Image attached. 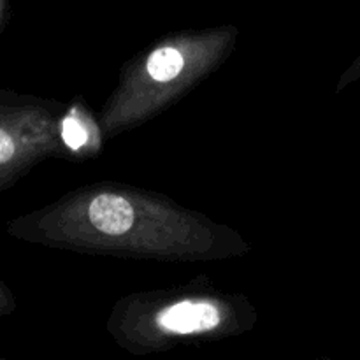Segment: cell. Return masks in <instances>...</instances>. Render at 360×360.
<instances>
[{
  "label": "cell",
  "instance_id": "1",
  "mask_svg": "<svg viewBox=\"0 0 360 360\" xmlns=\"http://www.w3.org/2000/svg\"><path fill=\"white\" fill-rule=\"evenodd\" d=\"M28 120L18 105L0 94V188L16 174L25 157H28V130H21Z\"/></svg>",
  "mask_w": 360,
  "mask_h": 360
},
{
  "label": "cell",
  "instance_id": "7",
  "mask_svg": "<svg viewBox=\"0 0 360 360\" xmlns=\"http://www.w3.org/2000/svg\"><path fill=\"white\" fill-rule=\"evenodd\" d=\"M4 13H6V0H0V27L4 21Z\"/></svg>",
  "mask_w": 360,
  "mask_h": 360
},
{
  "label": "cell",
  "instance_id": "3",
  "mask_svg": "<svg viewBox=\"0 0 360 360\" xmlns=\"http://www.w3.org/2000/svg\"><path fill=\"white\" fill-rule=\"evenodd\" d=\"M90 224L104 234H125L134 225V207L123 197L102 193L91 200L88 207Z\"/></svg>",
  "mask_w": 360,
  "mask_h": 360
},
{
  "label": "cell",
  "instance_id": "6",
  "mask_svg": "<svg viewBox=\"0 0 360 360\" xmlns=\"http://www.w3.org/2000/svg\"><path fill=\"white\" fill-rule=\"evenodd\" d=\"M11 306H13V301H11L9 292H7V288L0 283V315L9 311Z\"/></svg>",
  "mask_w": 360,
  "mask_h": 360
},
{
  "label": "cell",
  "instance_id": "5",
  "mask_svg": "<svg viewBox=\"0 0 360 360\" xmlns=\"http://www.w3.org/2000/svg\"><path fill=\"white\" fill-rule=\"evenodd\" d=\"M62 137L67 146L77 150V148H81L86 143V130L74 116H69L62 125Z\"/></svg>",
  "mask_w": 360,
  "mask_h": 360
},
{
  "label": "cell",
  "instance_id": "2",
  "mask_svg": "<svg viewBox=\"0 0 360 360\" xmlns=\"http://www.w3.org/2000/svg\"><path fill=\"white\" fill-rule=\"evenodd\" d=\"M218 322H220V313L210 302H181L158 315V326L178 334L214 329Z\"/></svg>",
  "mask_w": 360,
  "mask_h": 360
},
{
  "label": "cell",
  "instance_id": "4",
  "mask_svg": "<svg viewBox=\"0 0 360 360\" xmlns=\"http://www.w3.org/2000/svg\"><path fill=\"white\" fill-rule=\"evenodd\" d=\"M183 56L172 48H164L155 51L148 60V72L157 81H171L181 72Z\"/></svg>",
  "mask_w": 360,
  "mask_h": 360
}]
</instances>
